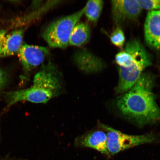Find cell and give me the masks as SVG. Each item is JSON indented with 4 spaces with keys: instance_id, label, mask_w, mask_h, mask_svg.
<instances>
[{
    "instance_id": "cell-5",
    "label": "cell",
    "mask_w": 160,
    "mask_h": 160,
    "mask_svg": "<svg viewBox=\"0 0 160 160\" xmlns=\"http://www.w3.org/2000/svg\"><path fill=\"white\" fill-rule=\"evenodd\" d=\"M33 85L27 89L8 92L5 98L8 107L18 102L27 101L34 103H46L57 94L40 80L34 79Z\"/></svg>"
},
{
    "instance_id": "cell-14",
    "label": "cell",
    "mask_w": 160,
    "mask_h": 160,
    "mask_svg": "<svg viewBox=\"0 0 160 160\" xmlns=\"http://www.w3.org/2000/svg\"><path fill=\"white\" fill-rule=\"evenodd\" d=\"M110 40L116 47L122 48L125 41V37L123 32L121 28L118 27L111 33Z\"/></svg>"
},
{
    "instance_id": "cell-9",
    "label": "cell",
    "mask_w": 160,
    "mask_h": 160,
    "mask_svg": "<svg viewBox=\"0 0 160 160\" xmlns=\"http://www.w3.org/2000/svg\"><path fill=\"white\" fill-rule=\"evenodd\" d=\"M24 31L18 29L8 32L0 30V58L13 55L18 52L22 44Z\"/></svg>"
},
{
    "instance_id": "cell-3",
    "label": "cell",
    "mask_w": 160,
    "mask_h": 160,
    "mask_svg": "<svg viewBox=\"0 0 160 160\" xmlns=\"http://www.w3.org/2000/svg\"><path fill=\"white\" fill-rule=\"evenodd\" d=\"M85 11L84 7L75 13L53 22L48 26L42 37L50 47L65 48L68 47L72 31Z\"/></svg>"
},
{
    "instance_id": "cell-2",
    "label": "cell",
    "mask_w": 160,
    "mask_h": 160,
    "mask_svg": "<svg viewBox=\"0 0 160 160\" xmlns=\"http://www.w3.org/2000/svg\"><path fill=\"white\" fill-rule=\"evenodd\" d=\"M118 66L119 81L116 92H127L137 82L146 68L152 65L151 55L138 39L128 42L124 48L115 56Z\"/></svg>"
},
{
    "instance_id": "cell-16",
    "label": "cell",
    "mask_w": 160,
    "mask_h": 160,
    "mask_svg": "<svg viewBox=\"0 0 160 160\" xmlns=\"http://www.w3.org/2000/svg\"><path fill=\"white\" fill-rule=\"evenodd\" d=\"M8 80V75L7 72L0 68V92L7 83Z\"/></svg>"
},
{
    "instance_id": "cell-4",
    "label": "cell",
    "mask_w": 160,
    "mask_h": 160,
    "mask_svg": "<svg viewBox=\"0 0 160 160\" xmlns=\"http://www.w3.org/2000/svg\"><path fill=\"white\" fill-rule=\"evenodd\" d=\"M100 125L106 132L107 149L109 155H114L135 146L154 142L157 140L155 135L152 134L129 135L107 125Z\"/></svg>"
},
{
    "instance_id": "cell-13",
    "label": "cell",
    "mask_w": 160,
    "mask_h": 160,
    "mask_svg": "<svg viewBox=\"0 0 160 160\" xmlns=\"http://www.w3.org/2000/svg\"><path fill=\"white\" fill-rule=\"evenodd\" d=\"M103 1L93 0L88 2L85 7L84 14L89 21L96 23L98 21L102 11Z\"/></svg>"
},
{
    "instance_id": "cell-7",
    "label": "cell",
    "mask_w": 160,
    "mask_h": 160,
    "mask_svg": "<svg viewBox=\"0 0 160 160\" xmlns=\"http://www.w3.org/2000/svg\"><path fill=\"white\" fill-rule=\"evenodd\" d=\"M111 11L116 23L137 19L142 9L138 0H115L111 1Z\"/></svg>"
},
{
    "instance_id": "cell-6",
    "label": "cell",
    "mask_w": 160,
    "mask_h": 160,
    "mask_svg": "<svg viewBox=\"0 0 160 160\" xmlns=\"http://www.w3.org/2000/svg\"><path fill=\"white\" fill-rule=\"evenodd\" d=\"M18 55L26 73L42 64L49 55L48 48L41 46L22 45Z\"/></svg>"
},
{
    "instance_id": "cell-11",
    "label": "cell",
    "mask_w": 160,
    "mask_h": 160,
    "mask_svg": "<svg viewBox=\"0 0 160 160\" xmlns=\"http://www.w3.org/2000/svg\"><path fill=\"white\" fill-rule=\"evenodd\" d=\"M77 144L95 149L102 153L109 155L107 146V134L105 132L97 131L77 138Z\"/></svg>"
},
{
    "instance_id": "cell-12",
    "label": "cell",
    "mask_w": 160,
    "mask_h": 160,
    "mask_svg": "<svg viewBox=\"0 0 160 160\" xmlns=\"http://www.w3.org/2000/svg\"><path fill=\"white\" fill-rule=\"evenodd\" d=\"M91 36V30L87 23H81L76 25L72 31L69 38V44L81 47L89 42Z\"/></svg>"
},
{
    "instance_id": "cell-8",
    "label": "cell",
    "mask_w": 160,
    "mask_h": 160,
    "mask_svg": "<svg viewBox=\"0 0 160 160\" xmlns=\"http://www.w3.org/2000/svg\"><path fill=\"white\" fill-rule=\"evenodd\" d=\"M72 60L78 68L86 74L99 73L105 68L106 66L102 60L86 49L75 52Z\"/></svg>"
},
{
    "instance_id": "cell-15",
    "label": "cell",
    "mask_w": 160,
    "mask_h": 160,
    "mask_svg": "<svg viewBox=\"0 0 160 160\" xmlns=\"http://www.w3.org/2000/svg\"><path fill=\"white\" fill-rule=\"evenodd\" d=\"M142 9L150 11L160 10V0H138Z\"/></svg>"
},
{
    "instance_id": "cell-1",
    "label": "cell",
    "mask_w": 160,
    "mask_h": 160,
    "mask_svg": "<svg viewBox=\"0 0 160 160\" xmlns=\"http://www.w3.org/2000/svg\"><path fill=\"white\" fill-rule=\"evenodd\" d=\"M155 83L151 73L142 74L135 84L116 100L117 108L122 115L139 125L160 120V109L153 91Z\"/></svg>"
},
{
    "instance_id": "cell-17",
    "label": "cell",
    "mask_w": 160,
    "mask_h": 160,
    "mask_svg": "<svg viewBox=\"0 0 160 160\" xmlns=\"http://www.w3.org/2000/svg\"><path fill=\"white\" fill-rule=\"evenodd\" d=\"M10 160L5 159V160Z\"/></svg>"
},
{
    "instance_id": "cell-10",
    "label": "cell",
    "mask_w": 160,
    "mask_h": 160,
    "mask_svg": "<svg viewBox=\"0 0 160 160\" xmlns=\"http://www.w3.org/2000/svg\"><path fill=\"white\" fill-rule=\"evenodd\" d=\"M145 38L150 47L160 51V10L149 11L144 24Z\"/></svg>"
}]
</instances>
